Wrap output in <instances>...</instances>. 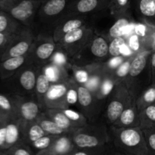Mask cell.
Here are the masks:
<instances>
[{"label": "cell", "mask_w": 155, "mask_h": 155, "mask_svg": "<svg viewBox=\"0 0 155 155\" xmlns=\"http://www.w3.org/2000/svg\"><path fill=\"white\" fill-rule=\"evenodd\" d=\"M50 62L59 65V66L64 67V68H68V69H71V66H72L70 58L64 52V51L59 46V45L58 48L56 50L54 54H53Z\"/></svg>", "instance_id": "obj_39"}, {"label": "cell", "mask_w": 155, "mask_h": 155, "mask_svg": "<svg viewBox=\"0 0 155 155\" xmlns=\"http://www.w3.org/2000/svg\"><path fill=\"white\" fill-rule=\"evenodd\" d=\"M42 69L51 83L68 82L71 78V69L59 66L51 62L42 67Z\"/></svg>", "instance_id": "obj_23"}, {"label": "cell", "mask_w": 155, "mask_h": 155, "mask_svg": "<svg viewBox=\"0 0 155 155\" xmlns=\"http://www.w3.org/2000/svg\"><path fill=\"white\" fill-rule=\"evenodd\" d=\"M90 15H81L72 12L64 17L58 24L52 33V37L54 42H58L64 35L69 32L80 28L83 26L88 25Z\"/></svg>", "instance_id": "obj_14"}, {"label": "cell", "mask_w": 155, "mask_h": 155, "mask_svg": "<svg viewBox=\"0 0 155 155\" xmlns=\"http://www.w3.org/2000/svg\"><path fill=\"white\" fill-rule=\"evenodd\" d=\"M39 1H42V2H45V0H39Z\"/></svg>", "instance_id": "obj_49"}, {"label": "cell", "mask_w": 155, "mask_h": 155, "mask_svg": "<svg viewBox=\"0 0 155 155\" xmlns=\"http://www.w3.org/2000/svg\"><path fill=\"white\" fill-rule=\"evenodd\" d=\"M134 22L136 21L132 10L127 13L115 14L110 9H107L90 15L88 25L93 29L95 33L101 35L110 41L114 38L123 36L124 30Z\"/></svg>", "instance_id": "obj_4"}, {"label": "cell", "mask_w": 155, "mask_h": 155, "mask_svg": "<svg viewBox=\"0 0 155 155\" xmlns=\"http://www.w3.org/2000/svg\"><path fill=\"white\" fill-rule=\"evenodd\" d=\"M67 107L77 109L78 104V90L77 83L71 77L69 81V87L66 94Z\"/></svg>", "instance_id": "obj_37"}, {"label": "cell", "mask_w": 155, "mask_h": 155, "mask_svg": "<svg viewBox=\"0 0 155 155\" xmlns=\"http://www.w3.org/2000/svg\"><path fill=\"white\" fill-rule=\"evenodd\" d=\"M113 126L117 127H140L139 110L136 105V100L127 106Z\"/></svg>", "instance_id": "obj_21"}, {"label": "cell", "mask_w": 155, "mask_h": 155, "mask_svg": "<svg viewBox=\"0 0 155 155\" xmlns=\"http://www.w3.org/2000/svg\"><path fill=\"white\" fill-rule=\"evenodd\" d=\"M2 9L0 8V13H1V12H2Z\"/></svg>", "instance_id": "obj_50"}, {"label": "cell", "mask_w": 155, "mask_h": 155, "mask_svg": "<svg viewBox=\"0 0 155 155\" xmlns=\"http://www.w3.org/2000/svg\"><path fill=\"white\" fill-rule=\"evenodd\" d=\"M17 95V94H16ZM18 95V117L25 122L36 120L45 110L35 98L30 96Z\"/></svg>", "instance_id": "obj_15"}, {"label": "cell", "mask_w": 155, "mask_h": 155, "mask_svg": "<svg viewBox=\"0 0 155 155\" xmlns=\"http://www.w3.org/2000/svg\"><path fill=\"white\" fill-rule=\"evenodd\" d=\"M8 117L0 114V154L4 149L6 138V123Z\"/></svg>", "instance_id": "obj_46"}, {"label": "cell", "mask_w": 155, "mask_h": 155, "mask_svg": "<svg viewBox=\"0 0 155 155\" xmlns=\"http://www.w3.org/2000/svg\"><path fill=\"white\" fill-rule=\"evenodd\" d=\"M25 123V121L18 117H8L6 123L5 143L2 152L15 144L24 142Z\"/></svg>", "instance_id": "obj_17"}, {"label": "cell", "mask_w": 155, "mask_h": 155, "mask_svg": "<svg viewBox=\"0 0 155 155\" xmlns=\"http://www.w3.org/2000/svg\"><path fill=\"white\" fill-rule=\"evenodd\" d=\"M136 102L139 110H142L151 104H155V84L152 83L149 87L144 90L136 98Z\"/></svg>", "instance_id": "obj_33"}, {"label": "cell", "mask_w": 155, "mask_h": 155, "mask_svg": "<svg viewBox=\"0 0 155 155\" xmlns=\"http://www.w3.org/2000/svg\"><path fill=\"white\" fill-rule=\"evenodd\" d=\"M0 114L5 117H18V95L16 94L0 93Z\"/></svg>", "instance_id": "obj_26"}, {"label": "cell", "mask_w": 155, "mask_h": 155, "mask_svg": "<svg viewBox=\"0 0 155 155\" xmlns=\"http://www.w3.org/2000/svg\"><path fill=\"white\" fill-rule=\"evenodd\" d=\"M127 43V39L124 36H120L115 37L109 42V55L110 58L121 55L120 50L123 45Z\"/></svg>", "instance_id": "obj_42"}, {"label": "cell", "mask_w": 155, "mask_h": 155, "mask_svg": "<svg viewBox=\"0 0 155 155\" xmlns=\"http://www.w3.org/2000/svg\"><path fill=\"white\" fill-rule=\"evenodd\" d=\"M78 104L77 110L81 112L89 122H94L101 117L106 99H100L94 92L84 85L77 83Z\"/></svg>", "instance_id": "obj_10"}, {"label": "cell", "mask_w": 155, "mask_h": 155, "mask_svg": "<svg viewBox=\"0 0 155 155\" xmlns=\"http://www.w3.org/2000/svg\"><path fill=\"white\" fill-rule=\"evenodd\" d=\"M39 68L27 61L25 64L10 77L12 79V84L15 86L14 94L23 96L34 95Z\"/></svg>", "instance_id": "obj_12"}, {"label": "cell", "mask_w": 155, "mask_h": 155, "mask_svg": "<svg viewBox=\"0 0 155 155\" xmlns=\"http://www.w3.org/2000/svg\"><path fill=\"white\" fill-rule=\"evenodd\" d=\"M110 141L117 154L149 155L143 132L138 127L108 125Z\"/></svg>", "instance_id": "obj_3"}, {"label": "cell", "mask_w": 155, "mask_h": 155, "mask_svg": "<svg viewBox=\"0 0 155 155\" xmlns=\"http://www.w3.org/2000/svg\"><path fill=\"white\" fill-rule=\"evenodd\" d=\"M94 34L93 29L86 25L67 33L57 43L71 59L90 42Z\"/></svg>", "instance_id": "obj_11"}, {"label": "cell", "mask_w": 155, "mask_h": 155, "mask_svg": "<svg viewBox=\"0 0 155 155\" xmlns=\"http://www.w3.org/2000/svg\"><path fill=\"white\" fill-rule=\"evenodd\" d=\"M115 84H116V83H115L110 77H107V76L104 77L103 81L101 82V85H100L99 88H98V91L96 92L95 95H96L97 97L99 98L100 99H106L107 95L110 93L112 89H114Z\"/></svg>", "instance_id": "obj_41"}, {"label": "cell", "mask_w": 155, "mask_h": 155, "mask_svg": "<svg viewBox=\"0 0 155 155\" xmlns=\"http://www.w3.org/2000/svg\"><path fill=\"white\" fill-rule=\"evenodd\" d=\"M133 0H111L110 9L113 13L124 14L132 10Z\"/></svg>", "instance_id": "obj_40"}, {"label": "cell", "mask_w": 155, "mask_h": 155, "mask_svg": "<svg viewBox=\"0 0 155 155\" xmlns=\"http://www.w3.org/2000/svg\"><path fill=\"white\" fill-rule=\"evenodd\" d=\"M36 120L39 122V124H40L41 127H42V129H43L46 134L58 136V135H61L67 133L63 129L61 128L55 122H54L52 120L50 119L45 114V111L41 114V116Z\"/></svg>", "instance_id": "obj_32"}, {"label": "cell", "mask_w": 155, "mask_h": 155, "mask_svg": "<svg viewBox=\"0 0 155 155\" xmlns=\"http://www.w3.org/2000/svg\"><path fill=\"white\" fill-rule=\"evenodd\" d=\"M136 54L127 57L125 59V61L115 69L112 70V71H109L108 70L107 77H110L115 83H118L124 81L126 77H127V76L128 75V73L130 71V64H131L132 60H133V58Z\"/></svg>", "instance_id": "obj_30"}, {"label": "cell", "mask_w": 155, "mask_h": 155, "mask_svg": "<svg viewBox=\"0 0 155 155\" xmlns=\"http://www.w3.org/2000/svg\"><path fill=\"white\" fill-rule=\"evenodd\" d=\"M109 42L105 37L95 33L90 42L71 58V64L79 67H86L104 63L110 58Z\"/></svg>", "instance_id": "obj_6"}, {"label": "cell", "mask_w": 155, "mask_h": 155, "mask_svg": "<svg viewBox=\"0 0 155 155\" xmlns=\"http://www.w3.org/2000/svg\"><path fill=\"white\" fill-rule=\"evenodd\" d=\"M127 42L133 52L135 54H137L142 50L145 49V48H142V38L138 36L135 33L129 36V39L127 40Z\"/></svg>", "instance_id": "obj_44"}, {"label": "cell", "mask_w": 155, "mask_h": 155, "mask_svg": "<svg viewBox=\"0 0 155 155\" xmlns=\"http://www.w3.org/2000/svg\"><path fill=\"white\" fill-rule=\"evenodd\" d=\"M151 77H152V83L155 84V49L152 51L151 56Z\"/></svg>", "instance_id": "obj_48"}, {"label": "cell", "mask_w": 155, "mask_h": 155, "mask_svg": "<svg viewBox=\"0 0 155 155\" xmlns=\"http://www.w3.org/2000/svg\"><path fill=\"white\" fill-rule=\"evenodd\" d=\"M127 58V57H125V56L122 55V54L119 56H116V57H112L108 61L104 62V64H105L106 68L109 71H112V70L117 68L119 65H120L125 61Z\"/></svg>", "instance_id": "obj_47"}, {"label": "cell", "mask_w": 155, "mask_h": 155, "mask_svg": "<svg viewBox=\"0 0 155 155\" xmlns=\"http://www.w3.org/2000/svg\"><path fill=\"white\" fill-rule=\"evenodd\" d=\"M45 114L67 133H71L77 129V127L68 117L61 108L46 109Z\"/></svg>", "instance_id": "obj_25"}, {"label": "cell", "mask_w": 155, "mask_h": 155, "mask_svg": "<svg viewBox=\"0 0 155 155\" xmlns=\"http://www.w3.org/2000/svg\"><path fill=\"white\" fill-rule=\"evenodd\" d=\"M69 81L51 83L45 96V109L67 108L66 94L69 87Z\"/></svg>", "instance_id": "obj_16"}, {"label": "cell", "mask_w": 155, "mask_h": 155, "mask_svg": "<svg viewBox=\"0 0 155 155\" xmlns=\"http://www.w3.org/2000/svg\"><path fill=\"white\" fill-rule=\"evenodd\" d=\"M140 128L144 129L154 128L155 127V104H151L139 110Z\"/></svg>", "instance_id": "obj_31"}, {"label": "cell", "mask_w": 155, "mask_h": 155, "mask_svg": "<svg viewBox=\"0 0 155 155\" xmlns=\"http://www.w3.org/2000/svg\"><path fill=\"white\" fill-rule=\"evenodd\" d=\"M27 54L12 57L0 62V78L7 80L16 74L27 62Z\"/></svg>", "instance_id": "obj_22"}, {"label": "cell", "mask_w": 155, "mask_h": 155, "mask_svg": "<svg viewBox=\"0 0 155 155\" xmlns=\"http://www.w3.org/2000/svg\"><path fill=\"white\" fill-rule=\"evenodd\" d=\"M117 154L113 145L108 142L106 145L88 148H76L71 155H110Z\"/></svg>", "instance_id": "obj_29"}, {"label": "cell", "mask_w": 155, "mask_h": 155, "mask_svg": "<svg viewBox=\"0 0 155 155\" xmlns=\"http://www.w3.org/2000/svg\"><path fill=\"white\" fill-rule=\"evenodd\" d=\"M36 36V35L33 29L25 26L10 42L2 56L1 61L8 58L27 54L30 51Z\"/></svg>", "instance_id": "obj_13"}, {"label": "cell", "mask_w": 155, "mask_h": 155, "mask_svg": "<svg viewBox=\"0 0 155 155\" xmlns=\"http://www.w3.org/2000/svg\"><path fill=\"white\" fill-rule=\"evenodd\" d=\"M17 34L18 33H8L0 32V61H1V58L2 54H4L5 51Z\"/></svg>", "instance_id": "obj_45"}, {"label": "cell", "mask_w": 155, "mask_h": 155, "mask_svg": "<svg viewBox=\"0 0 155 155\" xmlns=\"http://www.w3.org/2000/svg\"><path fill=\"white\" fill-rule=\"evenodd\" d=\"M152 51L151 48H146L134 56L130 64L128 75L123 81L135 99L152 84L151 68Z\"/></svg>", "instance_id": "obj_2"}, {"label": "cell", "mask_w": 155, "mask_h": 155, "mask_svg": "<svg viewBox=\"0 0 155 155\" xmlns=\"http://www.w3.org/2000/svg\"><path fill=\"white\" fill-rule=\"evenodd\" d=\"M42 2L39 0H2L0 8L24 26L33 28L36 15Z\"/></svg>", "instance_id": "obj_8"}, {"label": "cell", "mask_w": 155, "mask_h": 155, "mask_svg": "<svg viewBox=\"0 0 155 155\" xmlns=\"http://www.w3.org/2000/svg\"><path fill=\"white\" fill-rule=\"evenodd\" d=\"M2 155H35L30 146L24 142H19L12 145L2 153Z\"/></svg>", "instance_id": "obj_38"}, {"label": "cell", "mask_w": 155, "mask_h": 155, "mask_svg": "<svg viewBox=\"0 0 155 155\" xmlns=\"http://www.w3.org/2000/svg\"><path fill=\"white\" fill-rule=\"evenodd\" d=\"M58 48L51 36L36 35V39L27 54V61L37 68H42L50 63L53 54Z\"/></svg>", "instance_id": "obj_9"}, {"label": "cell", "mask_w": 155, "mask_h": 155, "mask_svg": "<svg viewBox=\"0 0 155 155\" xmlns=\"http://www.w3.org/2000/svg\"><path fill=\"white\" fill-rule=\"evenodd\" d=\"M133 7L141 22L155 27V0H133Z\"/></svg>", "instance_id": "obj_20"}, {"label": "cell", "mask_w": 155, "mask_h": 155, "mask_svg": "<svg viewBox=\"0 0 155 155\" xmlns=\"http://www.w3.org/2000/svg\"><path fill=\"white\" fill-rule=\"evenodd\" d=\"M25 26L11 16L8 13L2 11L0 13V32L18 33Z\"/></svg>", "instance_id": "obj_27"}, {"label": "cell", "mask_w": 155, "mask_h": 155, "mask_svg": "<svg viewBox=\"0 0 155 155\" xmlns=\"http://www.w3.org/2000/svg\"><path fill=\"white\" fill-rule=\"evenodd\" d=\"M75 149L71 133H66L58 135L49 148L37 155H71Z\"/></svg>", "instance_id": "obj_18"}, {"label": "cell", "mask_w": 155, "mask_h": 155, "mask_svg": "<svg viewBox=\"0 0 155 155\" xmlns=\"http://www.w3.org/2000/svg\"><path fill=\"white\" fill-rule=\"evenodd\" d=\"M51 83L49 81V80L45 76L43 69H42V67L39 68V71H38L37 78H36L34 96L45 111L46 110L45 107V96L48 92V89H49Z\"/></svg>", "instance_id": "obj_24"}, {"label": "cell", "mask_w": 155, "mask_h": 155, "mask_svg": "<svg viewBox=\"0 0 155 155\" xmlns=\"http://www.w3.org/2000/svg\"><path fill=\"white\" fill-rule=\"evenodd\" d=\"M62 110L77 128L84 127V126L87 125L89 123H90L89 120L77 109L67 107V108H63Z\"/></svg>", "instance_id": "obj_36"}, {"label": "cell", "mask_w": 155, "mask_h": 155, "mask_svg": "<svg viewBox=\"0 0 155 155\" xmlns=\"http://www.w3.org/2000/svg\"><path fill=\"white\" fill-rule=\"evenodd\" d=\"M135 100L123 82L116 83L106 98L104 111L101 118L107 125H113L123 110Z\"/></svg>", "instance_id": "obj_7"}, {"label": "cell", "mask_w": 155, "mask_h": 155, "mask_svg": "<svg viewBox=\"0 0 155 155\" xmlns=\"http://www.w3.org/2000/svg\"><path fill=\"white\" fill-rule=\"evenodd\" d=\"M90 67H79L72 64L71 66V77L78 84L85 85L90 77Z\"/></svg>", "instance_id": "obj_34"}, {"label": "cell", "mask_w": 155, "mask_h": 155, "mask_svg": "<svg viewBox=\"0 0 155 155\" xmlns=\"http://www.w3.org/2000/svg\"><path fill=\"white\" fill-rule=\"evenodd\" d=\"M76 148L101 146L110 142L108 125L101 118L71 133Z\"/></svg>", "instance_id": "obj_5"}, {"label": "cell", "mask_w": 155, "mask_h": 155, "mask_svg": "<svg viewBox=\"0 0 155 155\" xmlns=\"http://www.w3.org/2000/svg\"><path fill=\"white\" fill-rule=\"evenodd\" d=\"M74 0H45L37 11L33 30L36 35L52 36L53 31L66 15L72 12Z\"/></svg>", "instance_id": "obj_1"}, {"label": "cell", "mask_w": 155, "mask_h": 155, "mask_svg": "<svg viewBox=\"0 0 155 155\" xmlns=\"http://www.w3.org/2000/svg\"><path fill=\"white\" fill-rule=\"evenodd\" d=\"M142 132L149 155H155V127L144 129Z\"/></svg>", "instance_id": "obj_43"}, {"label": "cell", "mask_w": 155, "mask_h": 155, "mask_svg": "<svg viewBox=\"0 0 155 155\" xmlns=\"http://www.w3.org/2000/svg\"><path fill=\"white\" fill-rule=\"evenodd\" d=\"M1 1H2V0H0V2H1Z\"/></svg>", "instance_id": "obj_51"}, {"label": "cell", "mask_w": 155, "mask_h": 155, "mask_svg": "<svg viewBox=\"0 0 155 155\" xmlns=\"http://www.w3.org/2000/svg\"><path fill=\"white\" fill-rule=\"evenodd\" d=\"M111 0H74L72 12L81 15H92L109 9Z\"/></svg>", "instance_id": "obj_19"}, {"label": "cell", "mask_w": 155, "mask_h": 155, "mask_svg": "<svg viewBox=\"0 0 155 155\" xmlns=\"http://www.w3.org/2000/svg\"><path fill=\"white\" fill-rule=\"evenodd\" d=\"M45 135H46V133L37 120L25 123L24 142L29 146L32 142Z\"/></svg>", "instance_id": "obj_28"}, {"label": "cell", "mask_w": 155, "mask_h": 155, "mask_svg": "<svg viewBox=\"0 0 155 155\" xmlns=\"http://www.w3.org/2000/svg\"><path fill=\"white\" fill-rule=\"evenodd\" d=\"M58 136L49 134L45 135L42 137L38 139L37 140L32 142L30 145V147L35 153V155H37L39 152L49 148Z\"/></svg>", "instance_id": "obj_35"}]
</instances>
